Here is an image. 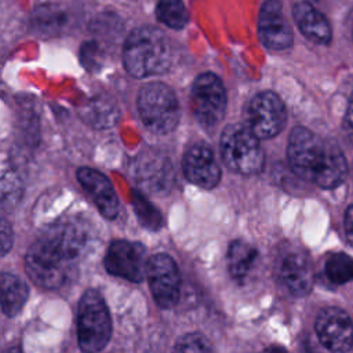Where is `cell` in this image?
I'll use <instances>...</instances> for the list:
<instances>
[{
  "label": "cell",
  "mask_w": 353,
  "mask_h": 353,
  "mask_svg": "<svg viewBox=\"0 0 353 353\" xmlns=\"http://www.w3.org/2000/svg\"><path fill=\"white\" fill-rule=\"evenodd\" d=\"M262 353H287V352L280 346H270V347L265 349Z\"/></svg>",
  "instance_id": "83f0119b"
},
{
  "label": "cell",
  "mask_w": 353,
  "mask_h": 353,
  "mask_svg": "<svg viewBox=\"0 0 353 353\" xmlns=\"http://www.w3.org/2000/svg\"><path fill=\"white\" fill-rule=\"evenodd\" d=\"M343 131L347 137V139L350 141V143L353 145V95L349 99L345 116H343Z\"/></svg>",
  "instance_id": "484cf974"
},
{
  "label": "cell",
  "mask_w": 353,
  "mask_h": 353,
  "mask_svg": "<svg viewBox=\"0 0 353 353\" xmlns=\"http://www.w3.org/2000/svg\"><path fill=\"white\" fill-rule=\"evenodd\" d=\"M123 62L127 72L138 79L165 73L172 65L171 43L157 28H137L125 40Z\"/></svg>",
  "instance_id": "3957f363"
},
{
  "label": "cell",
  "mask_w": 353,
  "mask_h": 353,
  "mask_svg": "<svg viewBox=\"0 0 353 353\" xmlns=\"http://www.w3.org/2000/svg\"><path fill=\"white\" fill-rule=\"evenodd\" d=\"M258 34L265 47L274 51L287 50L292 44L290 22L284 17L279 0H266L259 11Z\"/></svg>",
  "instance_id": "7c38bea8"
},
{
  "label": "cell",
  "mask_w": 353,
  "mask_h": 353,
  "mask_svg": "<svg viewBox=\"0 0 353 353\" xmlns=\"http://www.w3.org/2000/svg\"><path fill=\"white\" fill-rule=\"evenodd\" d=\"M280 276L284 285L295 296H303L312 290L313 269L310 261L305 254H287L281 261Z\"/></svg>",
  "instance_id": "2e32d148"
},
{
  "label": "cell",
  "mask_w": 353,
  "mask_h": 353,
  "mask_svg": "<svg viewBox=\"0 0 353 353\" xmlns=\"http://www.w3.org/2000/svg\"><path fill=\"white\" fill-rule=\"evenodd\" d=\"M192 110L197 121L205 127L216 125L226 110V91L214 73L200 74L192 87Z\"/></svg>",
  "instance_id": "52a82bcc"
},
{
  "label": "cell",
  "mask_w": 353,
  "mask_h": 353,
  "mask_svg": "<svg viewBox=\"0 0 353 353\" xmlns=\"http://www.w3.org/2000/svg\"><path fill=\"white\" fill-rule=\"evenodd\" d=\"M287 156L290 167L299 178L323 189L336 188L347 171L339 148L323 141L305 127H295L291 131Z\"/></svg>",
  "instance_id": "7a4b0ae2"
},
{
  "label": "cell",
  "mask_w": 353,
  "mask_h": 353,
  "mask_svg": "<svg viewBox=\"0 0 353 353\" xmlns=\"http://www.w3.org/2000/svg\"><path fill=\"white\" fill-rule=\"evenodd\" d=\"M28 299L26 284L15 274L0 272V307L7 316L21 312Z\"/></svg>",
  "instance_id": "ac0fdd59"
},
{
  "label": "cell",
  "mask_w": 353,
  "mask_h": 353,
  "mask_svg": "<svg viewBox=\"0 0 353 353\" xmlns=\"http://www.w3.org/2000/svg\"><path fill=\"white\" fill-rule=\"evenodd\" d=\"M146 276L156 303L171 309L179 299V272L175 261L167 254H156L148 259Z\"/></svg>",
  "instance_id": "ba28073f"
},
{
  "label": "cell",
  "mask_w": 353,
  "mask_h": 353,
  "mask_svg": "<svg viewBox=\"0 0 353 353\" xmlns=\"http://www.w3.org/2000/svg\"><path fill=\"white\" fill-rule=\"evenodd\" d=\"M345 232L349 243L353 245V204L345 212Z\"/></svg>",
  "instance_id": "4316f807"
},
{
  "label": "cell",
  "mask_w": 353,
  "mask_h": 353,
  "mask_svg": "<svg viewBox=\"0 0 353 353\" xmlns=\"http://www.w3.org/2000/svg\"><path fill=\"white\" fill-rule=\"evenodd\" d=\"M325 274L335 284L353 280V258L343 254H332L325 261Z\"/></svg>",
  "instance_id": "44dd1931"
},
{
  "label": "cell",
  "mask_w": 353,
  "mask_h": 353,
  "mask_svg": "<svg viewBox=\"0 0 353 353\" xmlns=\"http://www.w3.org/2000/svg\"><path fill=\"white\" fill-rule=\"evenodd\" d=\"M183 172L189 182L203 189H212L221 179V168L211 149L203 143L193 145L183 157Z\"/></svg>",
  "instance_id": "4fadbf2b"
},
{
  "label": "cell",
  "mask_w": 353,
  "mask_h": 353,
  "mask_svg": "<svg viewBox=\"0 0 353 353\" xmlns=\"http://www.w3.org/2000/svg\"><path fill=\"white\" fill-rule=\"evenodd\" d=\"M77 341L84 353L101 352L110 339L112 321L108 306L95 290L83 294L77 307Z\"/></svg>",
  "instance_id": "277c9868"
},
{
  "label": "cell",
  "mask_w": 353,
  "mask_h": 353,
  "mask_svg": "<svg viewBox=\"0 0 353 353\" xmlns=\"http://www.w3.org/2000/svg\"><path fill=\"white\" fill-rule=\"evenodd\" d=\"M221 154L232 171L244 175L258 174L263 168L265 154L258 137L243 124H229L223 130Z\"/></svg>",
  "instance_id": "5b68a950"
},
{
  "label": "cell",
  "mask_w": 353,
  "mask_h": 353,
  "mask_svg": "<svg viewBox=\"0 0 353 353\" xmlns=\"http://www.w3.org/2000/svg\"><path fill=\"white\" fill-rule=\"evenodd\" d=\"M138 110L143 124L156 134H168L179 123L181 110L174 91L163 83H149L139 90Z\"/></svg>",
  "instance_id": "8992f818"
},
{
  "label": "cell",
  "mask_w": 353,
  "mask_h": 353,
  "mask_svg": "<svg viewBox=\"0 0 353 353\" xmlns=\"http://www.w3.org/2000/svg\"><path fill=\"white\" fill-rule=\"evenodd\" d=\"M132 205L139 222L145 228L150 230H157L161 228L163 225L161 214L139 192H132Z\"/></svg>",
  "instance_id": "7402d4cb"
},
{
  "label": "cell",
  "mask_w": 353,
  "mask_h": 353,
  "mask_svg": "<svg viewBox=\"0 0 353 353\" xmlns=\"http://www.w3.org/2000/svg\"><path fill=\"white\" fill-rule=\"evenodd\" d=\"M135 175L139 183L152 192L168 190L174 182L172 165L159 153H148L137 161Z\"/></svg>",
  "instance_id": "9a60e30c"
},
{
  "label": "cell",
  "mask_w": 353,
  "mask_h": 353,
  "mask_svg": "<svg viewBox=\"0 0 353 353\" xmlns=\"http://www.w3.org/2000/svg\"><path fill=\"white\" fill-rule=\"evenodd\" d=\"M88 230L73 221L44 229L26 252V272L43 288H59L69 281L76 265L87 252Z\"/></svg>",
  "instance_id": "6da1fadb"
},
{
  "label": "cell",
  "mask_w": 353,
  "mask_h": 353,
  "mask_svg": "<svg viewBox=\"0 0 353 353\" xmlns=\"http://www.w3.org/2000/svg\"><path fill=\"white\" fill-rule=\"evenodd\" d=\"M19 185L17 181L11 178H8L7 181H1L0 183V201L4 204H11L15 203L17 199L19 197Z\"/></svg>",
  "instance_id": "cb8c5ba5"
},
{
  "label": "cell",
  "mask_w": 353,
  "mask_h": 353,
  "mask_svg": "<svg viewBox=\"0 0 353 353\" xmlns=\"http://www.w3.org/2000/svg\"><path fill=\"white\" fill-rule=\"evenodd\" d=\"M314 330L320 342L331 352L345 353L353 346V323L338 307L321 310L316 319Z\"/></svg>",
  "instance_id": "8fae6325"
},
{
  "label": "cell",
  "mask_w": 353,
  "mask_h": 353,
  "mask_svg": "<svg viewBox=\"0 0 353 353\" xmlns=\"http://www.w3.org/2000/svg\"><path fill=\"white\" fill-rule=\"evenodd\" d=\"M156 14L161 23L172 29H182L189 22V11L182 0H159Z\"/></svg>",
  "instance_id": "ffe728a7"
},
{
  "label": "cell",
  "mask_w": 353,
  "mask_h": 353,
  "mask_svg": "<svg viewBox=\"0 0 353 353\" xmlns=\"http://www.w3.org/2000/svg\"><path fill=\"white\" fill-rule=\"evenodd\" d=\"M283 101L272 91L256 94L248 105V128L258 138L276 137L285 124Z\"/></svg>",
  "instance_id": "9c48e42d"
},
{
  "label": "cell",
  "mask_w": 353,
  "mask_h": 353,
  "mask_svg": "<svg viewBox=\"0 0 353 353\" xmlns=\"http://www.w3.org/2000/svg\"><path fill=\"white\" fill-rule=\"evenodd\" d=\"M171 353H215L210 341L201 334L192 332L181 336Z\"/></svg>",
  "instance_id": "603a6c76"
},
{
  "label": "cell",
  "mask_w": 353,
  "mask_h": 353,
  "mask_svg": "<svg viewBox=\"0 0 353 353\" xmlns=\"http://www.w3.org/2000/svg\"><path fill=\"white\" fill-rule=\"evenodd\" d=\"M76 175L101 214L108 219H113L119 212V200L112 182L102 172L88 167L79 168Z\"/></svg>",
  "instance_id": "5bb4252c"
},
{
  "label": "cell",
  "mask_w": 353,
  "mask_h": 353,
  "mask_svg": "<svg viewBox=\"0 0 353 353\" xmlns=\"http://www.w3.org/2000/svg\"><path fill=\"white\" fill-rule=\"evenodd\" d=\"M12 229L6 218L0 215V256L6 255L12 247Z\"/></svg>",
  "instance_id": "d4e9b609"
},
{
  "label": "cell",
  "mask_w": 353,
  "mask_h": 353,
  "mask_svg": "<svg viewBox=\"0 0 353 353\" xmlns=\"http://www.w3.org/2000/svg\"><path fill=\"white\" fill-rule=\"evenodd\" d=\"M146 251L139 243L116 240L105 255L106 270L117 277L139 283L146 276Z\"/></svg>",
  "instance_id": "30bf717a"
},
{
  "label": "cell",
  "mask_w": 353,
  "mask_h": 353,
  "mask_svg": "<svg viewBox=\"0 0 353 353\" xmlns=\"http://www.w3.org/2000/svg\"><path fill=\"white\" fill-rule=\"evenodd\" d=\"M302 353H319V352H316V350H312L310 347H305Z\"/></svg>",
  "instance_id": "f546056e"
},
{
  "label": "cell",
  "mask_w": 353,
  "mask_h": 353,
  "mask_svg": "<svg viewBox=\"0 0 353 353\" xmlns=\"http://www.w3.org/2000/svg\"><path fill=\"white\" fill-rule=\"evenodd\" d=\"M256 258H258V252L252 245H250L243 240L233 241L229 245L228 254H226L229 273L232 274V277L237 280L244 279L250 272V269L252 268Z\"/></svg>",
  "instance_id": "d6986e66"
},
{
  "label": "cell",
  "mask_w": 353,
  "mask_h": 353,
  "mask_svg": "<svg viewBox=\"0 0 353 353\" xmlns=\"http://www.w3.org/2000/svg\"><path fill=\"white\" fill-rule=\"evenodd\" d=\"M294 21L299 30L316 44H328L331 40V26L327 18L309 1H299L292 10Z\"/></svg>",
  "instance_id": "e0dca14e"
},
{
  "label": "cell",
  "mask_w": 353,
  "mask_h": 353,
  "mask_svg": "<svg viewBox=\"0 0 353 353\" xmlns=\"http://www.w3.org/2000/svg\"><path fill=\"white\" fill-rule=\"evenodd\" d=\"M4 353H21L18 349H15V347H12V349H8V350H6Z\"/></svg>",
  "instance_id": "f1b7e54d"
}]
</instances>
